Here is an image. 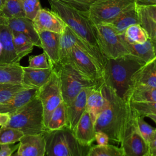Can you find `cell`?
<instances>
[{"mask_svg":"<svg viewBox=\"0 0 156 156\" xmlns=\"http://www.w3.org/2000/svg\"><path fill=\"white\" fill-rule=\"evenodd\" d=\"M2 12L8 20L16 17L25 16L23 0H6Z\"/></svg>","mask_w":156,"mask_h":156,"instance_id":"obj_35","label":"cell"},{"mask_svg":"<svg viewBox=\"0 0 156 156\" xmlns=\"http://www.w3.org/2000/svg\"><path fill=\"white\" fill-rule=\"evenodd\" d=\"M134 85L156 88V56L133 73L130 78L129 87Z\"/></svg>","mask_w":156,"mask_h":156,"instance_id":"obj_18","label":"cell"},{"mask_svg":"<svg viewBox=\"0 0 156 156\" xmlns=\"http://www.w3.org/2000/svg\"><path fill=\"white\" fill-rule=\"evenodd\" d=\"M54 12L78 38L88 48L102 54L99 48L93 24L85 13L82 12L59 0H48Z\"/></svg>","mask_w":156,"mask_h":156,"instance_id":"obj_2","label":"cell"},{"mask_svg":"<svg viewBox=\"0 0 156 156\" xmlns=\"http://www.w3.org/2000/svg\"><path fill=\"white\" fill-rule=\"evenodd\" d=\"M73 133L77 140L83 146H91L95 140L94 122L86 110L77 122Z\"/></svg>","mask_w":156,"mask_h":156,"instance_id":"obj_16","label":"cell"},{"mask_svg":"<svg viewBox=\"0 0 156 156\" xmlns=\"http://www.w3.org/2000/svg\"><path fill=\"white\" fill-rule=\"evenodd\" d=\"M136 4L138 6H156V0H136Z\"/></svg>","mask_w":156,"mask_h":156,"instance_id":"obj_46","label":"cell"},{"mask_svg":"<svg viewBox=\"0 0 156 156\" xmlns=\"http://www.w3.org/2000/svg\"><path fill=\"white\" fill-rule=\"evenodd\" d=\"M152 44L154 45V50H155V55H156V41H152Z\"/></svg>","mask_w":156,"mask_h":156,"instance_id":"obj_50","label":"cell"},{"mask_svg":"<svg viewBox=\"0 0 156 156\" xmlns=\"http://www.w3.org/2000/svg\"><path fill=\"white\" fill-rule=\"evenodd\" d=\"M23 74L20 63L0 62V82L22 83Z\"/></svg>","mask_w":156,"mask_h":156,"instance_id":"obj_27","label":"cell"},{"mask_svg":"<svg viewBox=\"0 0 156 156\" xmlns=\"http://www.w3.org/2000/svg\"><path fill=\"white\" fill-rule=\"evenodd\" d=\"M99 48L105 58H116L129 54L120 35L108 23L93 24Z\"/></svg>","mask_w":156,"mask_h":156,"instance_id":"obj_7","label":"cell"},{"mask_svg":"<svg viewBox=\"0 0 156 156\" xmlns=\"http://www.w3.org/2000/svg\"><path fill=\"white\" fill-rule=\"evenodd\" d=\"M43 156H48V155H47L45 154V155H43Z\"/></svg>","mask_w":156,"mask_h":156,"instance_id":"obj_52","label":"cell"},{"mask_svg":"<svg viewBox=\"0 0 156 156\" xmlns=\"http://www.w3.org/2000/svg\"><path fill=\"white\" fill-rule=\"evenodd\" d=\"M95 140L99 145H106L108 144L109 138L105 133L102 132H96Z\"/></svg>","mask_w":156,"mask_h":156,"instance_id":"obj_43","label":"cell"},{"mask_svg":"<svg viewBox=\"0 0 156 156\" xmlns=\"http://www.w3.org/2000/svg\"><path fill=\"white\" fill-rule=\"evenodd\" d=\"M9 23V20L4 15L2 12L0 11V25L5 24L8 25Z\"/></svg>","mask_w":156,"mask_h":156,"instance_id":"obj_47","label":"cell"},{"mask_svg":"<svg viewBox=\"0 0 156 156\" xmlns=\"http://www.w3.org/2000/svg\"><path fill=\"white\" fill-rule=\"evenodd\" d=\"M5 1L6 0H0V11L1 12H2L4 9Z\"/></svg>","mask_w":156,"mask_h":156,"instance_id":"obj_48","label":"cell"},{"mask_svg":"<svg viewBox=\"0 0 156 156\" xmlns=\"http://www.w3.org/2000/svg\"><path fill=\"white\" fill-rule=\"evenodd\" d=\"M13 41L12 31L8 25H0V62L20 63Z\"/></svg>","mask_w":156,"mask_h":156,"instance_id":"obj_17","label":"cell"},{"mask_svg":"<svg viewBox=\"0 0 156 156\" xmlns=\"http://www.w3.org/2000/svg\"><path fill=\"white\" fill-rule=\"evenodd\" d=\"M23 6L25 16L32 20L42 8L40 0H23Z\"/></svg>","mask_w":156,"mask_h":156,"instance_id":"obj_38","label":"cell"},{"mask_svg":"<svg viewBox=\"0 0 156 156\" xmlns=\"http://www.w3.org/2000/svg\"><path fill=\"white\" fill-rule=\"evenodd\" d=\"M54 69L58 74L63 101L66 105H69L83 88L102 85L83 75L69 63L59 65Z\"/></svg>","mask_w":156,"mask_h":156,"instance_id":"obj_6","label":"cell"},{"mask_svg":"<svg viewBox=\"0 0 156 156\" xmlns=\"http://www.w3.org/2000/svg\"><path fill=\"white\" fill-rule=\"evenodd\" d=\"M10 115L7 113L0 112V126H5L9 122Z\"/></svg>","mask_w":156,"mask_h":156,"instance_id":"obj_45","label":"cell"},{"mask_svg":"<svg viewBox=\"0 0 156 156\" xmlns=\"http://www.w3.org/2000/svg\"><path fill=\"white\" fill-rule=\"evenodd\" d=\"M141 7L145 13L154 21L156 23V6L149 5V6H140Z\"/></svg>","mask_w":156,"mask_h":156,"instance_id":"obj_44","label":"cell"},{"mask_svg":"<svg viewBox=\"0 0 156 156\" xmlns=\"http://www.w3.org/2000/svg\"><path fill=\"white\" fill-rule=\"evenodd\" d=\"M17 152L21 156H43L46 154L45 135H24Z\"/></svg>","mask_w":156,"mask_h":156,"instance_id":"obj_13","label":"cell"},{"mask_svg":"<svg viewBox=\"0 0 156 156\" xmlns=\"http://www.w3.org/2000/svg\"><path fill=\"white\" fill-rule=\"evenodd\" d=\"M101 90L107 105L95 121V131L102 132L110 140L121 144L134 126L135 113L129 101L118 96L112 88L104 83Z\"/></svg>","mask_w":156,"mask_h":156,"instance_id":"obj_1","label":"cell"},{"mask_svg":"<svg viewBox=\"0 0 156 156\" xmlns=\"http://www.w3.org/2000/svg\"><path fill=\"white\" fill-rule=\"evenodd\" d=\"M66 127H68L66 105L62 102L53 112L46 129L48 131H53Z\"/></svg>","mask_w":156,"mask_h":156,"instance_id":"obj_28","label":"cell"},{"mask_svg":"<svg viewBox=\"0 0 156 156\" xmlns=\"http://www.w3.org/2000/svg\"><path fill=\"white\" fill-rule=\"evenodd\" d=\"M24 135V133L18 129L1 126L0 127V145L13 144L20 141Z\"/></svg>","mask_w":156,"mask_h":156,"instance_id":"obj_33","label":"cell"},{"mask_svg":"<svg viewBox=\"0 0 156 156\" xmlns=\"http://www.w3.org/2000/svg\"><path fill=\"white\" fill-rule=\"evenodd\" d=\"M133 112L143 117L156 115V102H129Z\"/></svg>","mask_w":156,"mask_h":156,"instance_id":"obj_36","label":"cell"},{"mask_svg":"<svg viewBox=\"0 0 156 156\" xmlns=\"http://www.w3.org/2000/svg\"><path fill=\"white\" fill-rule=\"evenodd\" d=\"M45 139L48 156H86L90 147L80 144L68 127L48 132Z\"/></svg>","mask_w":156,"mask_h":156,"instance_id":"obj_5","label":"cell"},{"mask_svg":"<svg viewBox=\"0 0 156 156\" xmlns=\"http://www.w3.org/2000/svg\"><path fill=\"white\" fill-rule=\"evenodd\" d=\"M78 39V37L73 30L68 26H66L64 30L60 34L58 65L66 63L69 54L77 44Z\"/></svg>","mask_w":156,"mask_h":156,"instance_id":"obj_26","label":"cell"},{"mask_svg":"<svg viewBox=\"0 0 156 156\" xmlns=\"http://www.w3.org/2000/svg\"><path fill=\"white\" fill-rule=\"evenodd\" d=\"M148 151L146 156H156V129L147 143Z\"/></svg>","mask_w":156,"mask_h":156,"instance_id":"obj_42","label":"cell"},{"mask_svg":"<svg viewBox=\"0 0 156 156\" xmlns=\"http://www.w3.org/2000/svg\"><path fill=\"white\" fill-rule=\"evenodd\" d=\"M37 96L41 101L43 110V121L46 128L54 110L62 102L63 98L57 71L53 68L49 80L38 89Z\"/></svg>","mask_w":156,"mask_h":156,"instance_id":"obj_9","label":"cell"},{"mask_svg":"<svg viewBox=\"0 0 156 156\" xmlns=\"http://www.w3.org/2000/svg\"><path fill=\"white\" fill-rule=\"evenodd\" d=\"M122 36L127 41L133 43H144L149 39L146 32L140 24L130 26Z\"/></svg>","mask_w":156,"mask_h":156,"instance_id":"obj_31","label":"cell"},{"mask_svg":"<svg viewBox=\"0 0 156 156\" xmlns=\"http://www.w3.org/2000/svg\"><path fill=\"white\" fill-rule=\"evenodd\" d=\"M41 43V48L47 56L51 66L54 68L58 65L59 43L60 34L50 31L38 32Z\"/></svg>","mask_w":156,"mask_h":156,"instance_id":"obj_14","label":"cell"},{"mask_svg":"<svg viewBox=\"0 0 156 156\" xmlns=\"http://www.w3.org/2000/svg\"><path fill=\"white\" fill-rule=\"evenodd\" d=\"M107 105V101L101 90V87L93 88L87 96L85 110L89 113L94 122Z\"/></svg>","mask_w":156,"mask_h":156,"instance_id":"obj_23","label":"cell"},{"mask_svg":"<svg viewBox=\"0 0 156 156\" xmlns=\"http://www.w3.org/2000/svg\"><path fill=\"white\" fill-rule=\"evenodd\" d=\"M137 8L140 24L146 32L149 38L151 41H156V23L145 13L141 7L137 5Z\"/></svg>","mask_w":156,"mask_h":156,"instance_id":"obj_34","label":"cell"},{"mask_svg":"<svg viewBox=\"0 0 156 156\" xmlns=\"http://www.w3.org/2000/svg\"><path fill=\"white\" fill-rule=\"evenodd\" d=\"M38 91V88L32 87L20 91L7 102L0 104V112L10 115L16 112L34 98Z\"/></svg>","mask_w":156,"mask_h":156,"instance_id":"obj_19","label":"cell"},{"mask_svg":"<svg viewBox=\"0 0 156 156\" xmlns=\"http://www.w3.org/2000/svg\"><path fill=\"white\" fill-rule=\"evenodd\" d=\"M66 63H71L83 75L100 85L104 83V69L86 52L77 46L71 50Z\"/></svg>","mask_w":156,"mask_h":156,"instance_id":"obj_10","label":"cell"},{"mask_svg":"<svg viewBox=\"0 0 156 156\" xmlns=\"http://www.w3.org/2000/svg\"><path fill=\"white\" fill-rule=\"evenodd\" d=\"M136 4V0H100L85 13L93 24L110 23L122 12Z\"/></svg>","mask_w":156,"mask_h":156,"instance_id":"obj_8","label":"cell"},{"mask_svg":"<svg viewBox=\"0 0 156 156\" xmlns=\"http://www.w3.org/2000/svg\"><path fill=\"white\" fill-rule=\"evenodd\" d=\"M134 123L140 135L146 143H148L151 135L156 128L153 127L146 122L144 119V117L138 115L136 113L134 117Z\"/></svg>","mask_w":156,"mask_h":156,"instance_id":"obj_37","label":"cell"},{"mask_svg":"<svg viewBox=\"0 0 156 156\" xmlns=\"http://www.w3.org/2000/svg\"><path fill=\"white\" fill-rule=\"evenodd\" d=\"M146 117H148L149 118L151 119H152L156 124V115H147Z\"/></svg>","mask_w":156,"mask_h":156,"instance_id":"obj_49","label":"cell"},{"mask_svg":"<svg viewBox=\"0 0 156 156\" xmlns=\"http://www.w3.org/2000/svg\"><path fill=\"white\" fill-rule=\"evenodd\" d=\"M8 26L12 32H20L27 36L34 46L41 48L38 34L35 30L32 20L26 17H16L9 20Z\"/></svg>","mask_w":156,"mask_h":156,"instance_id":"obj_21","label":"cell"},{"mask_svg":"<svg viewBox=\"0 0 156 156\" xmlns=\"http://www.w3.org/2000/svg\"><path fill=\"white\" fill-rule=\"evenodd\" d=\"M108 24L113 27L118 35H122L130 26L140 24L136 4L122 12Z\"/></svg>","mask_w":156,"mask_h":156,"instance_id":"obj_24","label":"cell"},{"mask_svg":"<svg viewBox=\"0 0 156 156\" xmlns=\"http://www.w3.org/2000/svg\"><path fill=\"white\" fill-rule=\"evenodd\" d=\"M143 65L130 54L116 58H107L104 67V83L124 98L129 88L132 76Z\"/></svg>","mask_w":156,"mask_h":156,"instance_id":"obj_3","label":"cell"},{"mask_svg":"<svg viewBox=\"0 0 156 156\" xmlns=\"http://www.w3.org/2000/svg\"><path fill=\"white\" fill-rule=\"evenodd\" d=\"M32 88L23 83L0 82V104L9 101L20 91Z\"/></svg>","mask_w":156,"mask_h":156,"instance_id":"obj_30","label":"cell"},{"mask_svg":"<svg viewBox=\"0 0 156 156\" xmlns=\"http://www.w3.org/2000/svg\"><path fill=\"white\" fill-rule=\"evenodd\" d=\"M29 66L34 68L45 69L52 67L44 52L29 57Z\"/></svg>","mask_w":156,"mask_h":156,"instance_id":"obj_39","label":"cell"},{"mask_svg":"<svg viewBox=\"0 0 156 156\" xmlns=\"http://www.w3.org/2000/svg\"><path fill=\"white\" fill-rule=\"evenodd\" d=\"M23 74L22 83L37 88L42 87L50 79L53 68H34L28 66H23Z\"/></svg>","mask_w":156,"mask_h":156,"instance_id":"obj_20","label":"cell"},{"mask_svg":"<svg viewBox=\"0 0 156 156\" xmlns=\"http://www.w3.org/2000/svg\"><path fill=\"white\" fill-rule=\"evenodd\" d=\"M120 147L124 156H146L147 143L139 133L135 123L130 132L121 143Z\"/></svg>","mask_w":156,"mask_h":156,"instance_id":"obj_12","label":"cell"},{"mask_svg":"<svg viewBox=\"0 0 156 156\" xmlns=\"http://www.w3.org/2000/svg\"><path fill=\"white\" fill-rule=\"evenodd\" d=\"M61 2L71 6L72 7L86 13L89 8L94 3L100 0H59Z\"/></svg>","mask_w":156,"mask_h":156,"instance_id":"obj_40","label":"cell"},{"mask_svg":"<svg viewBox=\"0 0 156 156\" xmlns=\"http://www.w3.org/2000/svg\"><path fill=\"white\" fill-rule=\"evenodd\" d=\"M93 88L94 87L83 88L71 102L66 105L68 127L73 131L85 111L87 96Z\"/></svg>","mask_w":156,"mask_h":156,"instance_id":"obj_15","label":"cell"},{"mask_svg":"<svg viewBox=\"0 0 156 156\" xmlns=\"http://www.w3.org/2000/svg\"><path fill=\"white\" fill-rule=\"evenodd\" d=\"M124 98L129 102H156V88L145 85L132 86Z\"/></svg>","mask_w":156,"mask_h":156,"instance_id":"obj_25","label":"cell"},{"mask_svg":"<svg viewBox=\"0 0 156 156\" xmlns=\"http://www.w3.org/2000/svg\"><path fill=\"white\" fill-rule=\"evenodd\" d=\"M11 156H21L17 152L15 153H13V154Z\"/></svg>","mask_w":156,"mask_h":156,"instance_id":"obj_51","label":"cell"},{"mask_svg":"<svg viewBox=\"0 0 156 156\" xmlns=\"http://www.w3.org/2000/svg\"><path fill=\"white\" fill-rule=\"evenodd\" d=\"M11 144H1L0 145V156H11L14 152L18 149L19 143L10 146Z\"/></svg>","mask_w":156,"mask_h":156,"instance_id":"obj_41","label":"cell"},{"mask_svg":"<svg viewBox=\"0 0 156 156\" xmlns=\"http://www.w3.org/2000/svg\"><path fill=\"white\" fill-rule=\"evenodd\" d=\"M22 131L24 135L46 134L44 124L43 110L40 99L37 96L16 112L10 115L5 126Z\"/></svg>","mask_w":156,"mask_h":156,"instance_id":"obj_4","label":"cell"},{"mask_svg":"<svg viewBox=\"0 0 156 156\" xmlns=\"http://www.w3.org/2000/svg\"><path fill=\"white\" fill-rule=\"evenodd\" d=\"M32 22L37 33L45 30L61 34L66 26L54 12L45 8L38 12Z\"/></svg>","mask_w":156,"mask_h":156,"instance_id":"obj_11","label":"cell"},{"mask_svg":"<svg viewBox=\"0 0 156 156\" xmlns=\"http://www.w3.org/2000/svg\"><path fill=\"white\" fill-rule=\"evenodd\" d=\"M86 156H124L122 150L112 144L90 146Z\"/></svg>","mask_w":156,"mask_h":156,"instance_id":"obj_32","label":"cell"},{"mask_svg":"<svg viewBox=\"0 0 156 156\" xmlns=\"http://www.w3.org/2000/svg\"><path fill=\"white\" fill-rule=\"evenodd\" d=\"M120 35L129 54L135 57L144 64L149 62L156 56L154 45L150 39H148L144 43H133L127 41L122 35Z\"/></svg>","mask_w":156,"mask_h":156,"instance_id":"obj_22","label":"cell"},{"mask_svg":"<svg viewBox=\"0 0 156 156\" xmlns=\"http://www.w3.org/2000/svg\"><path fill=\"white\" fill-rule=\"evenodd\" d=\"M12 34L15 51L19 60H21L32 51L34 44L32 41L23 33L12 32Z\"/></svg>","mask_w":156,"mask_h":156,"instance_id":"obj_29","label":"cell"}]
</instances>
